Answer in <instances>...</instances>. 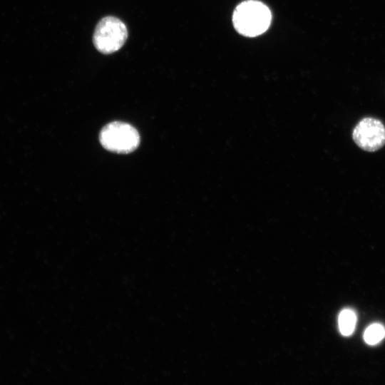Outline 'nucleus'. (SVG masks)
Instances as JSON below:
<instances>
[{
  "label": "nucleus",
  "mask_w": 385,
  "mask_h": 385,
  "mask_svg": "<svg viewBox=\"0 0 385 385\" xmlns=\"http://www.w3.org/2000/svg\"><path fill=\"white\" fill-rule=\"evenodd\" d=\"M385 337V327L379 323L369 325L364 334V339L369 345H376Z\"/></svg>",
  "instance_id": "423d86ee"
},
{
  "label": "nucleus",
  "mask_w": 385,
  "mask_h": 385,
  "mask_svg": "<svg viewBox=\"0 0 385 385\" xmlns=\"http://www.w3.org/2000/svg\"><path fill=\"white\" fill-rule=\"evenodd\" d=\"M356 314L351 309H344L338 317V325L340 333L346 337L354 332L356 324Z\"/></svg>",
  "instance_id": "39448f33"
},
{
  "label": "nucleus",
  "mask_w": 385,
  "mask_h": 385,
  "mask_svg": "<svg viewBox=\"0 0 385 385\" xmlns=\"http://www.w3.org/2000/svg\"><path fill=\"white\" fill-rule=\"evenodd\" d=\"M100 142L106 150L117 153H128L135 150L140 143L138 130L123 122L107 124L100 133Z\"/></svg>",
  "instance_id": "f03ea898"
},
{
  "label": "nucleus",
  "mask_w": 385,
  "mask_h": 385,
  "mask_svg": "<svg viewBox=\"0 0 385 385\" xmlns=\"http://www.w3.org/2000/svg\"><path fill=\"white\" fill-rule=\"evenodd\" d=\"M268 7L260 1L248 0L240 4L234 11L233 25L240 34L254 37L265 32L271 23Z\"/></svg>",
  "instance_id": "f257e3e1"
},
{
  "label": "nucleus",
  "mask_w": 385,
  "mask_h": 385,
  "mask_svg": "<svg viewBox=\"0 0 385 385\" xmlns=\"http://www.w3.org/2000/svg\"><path fill=\"white\" fill-rule=\"evenodd\" d=\"M352 138L362 150L376 151L385 144V126L376 118H364L354 127Z\"/></svg>",
  "instance_id": "20e7f679"
},
{
  "label": "nucleus",
  "mask_w": 385,
  "mask_h": 385,
  "mask_svg": "<svg viewBox=\"0 0 385 385\" xmlns=\"http://www.w3.org/2000/svg\"><path fill=\"white\" fill-rule=\"evenodd\" d=\"M128 38V30L123 21L114 16H106L97 24L93 34V44L102 53L119 50Z\"/></svg>",
  "instance_id": "7ed1b4c3"
}]
</instances>
